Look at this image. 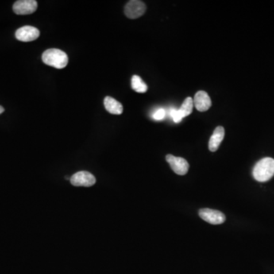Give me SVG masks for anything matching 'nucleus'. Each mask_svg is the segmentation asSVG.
Returning a JSON list of instances; mask_svg holds the SVG:
<instances>
[{
  "mask_svg": "<svg viewBox=\"0 0 274 274\" xmlns=\"http://www.w3.org/2000/svg\"><path fill=\"white\" fill-rule=\"evenodd\" d=\"M255 180L260 182L269 181L274 175V159L264 158L255 164L253 170Z\"/></svg>",
  "mask_w": 274,
  "mask_h": 274,
  "instance_id": "nucleus-1",
  "label": "nucleus"
},
{
  "mask_svg": "<svg viewBox=\"0 0 274 274\" xmlns=\"http://www.w3.org/2000/svg\"><path fill=\"white\" fill-rule=\"evenodd\" d=\"M42 60L47 66L58 70L65 68L68 64V56L66 53L59 49H49L44 51Z\"/></svg>",
  "mask_w": 274,
  "mask_h": 274,
  "instance_id": "nucleus-2",
  "label": "nucleus"
},
{
  "mask_svg": "<svg viewBox=\"0 0 274 274\" xmlns=\"http://www.w3.org/2000/svg\"><path fill=\"white\" fill-rule=\"evenodd\" d=\"M146 10L145 3L139 0H131L124 8V13L131 19H136L144 16Z\"/></svg>",
  "mask_w": 274,
  "mask_h": 274,
  "instance_id": "nucleus-3",
  "label": "nucleus"
},
{
  "mask_svg": "<svg viewBox=\"0 0 274 274\" xmlns=\"http://www.w3.org/2000/svg\"><path fill=\"white\" fill-rule=\"evenodd\" d=\"M70 182L75 187H89L94 185L96 182V179L92 174L89 173L88 171H82L74 174L70 178Z\"/></svg>",
  "mask_w": 274,
  "mask_h": 274,
  "instance_id": "nucleus-4",
  "label": "nucleus"
},
{
  "mask_svg": "<svg viewBox=\"0 0 274 274\" xmlns=\"http://www.w3.org/2000/svg\"><path fill=\"white\" fill-rule=\"evenodd\" d=\"M199 216L202 219L212 225H219L225 222V216L222 212L211 209H201L199 210Z\"/></svg>",
  "mask_w": 274,
  "mask_h": 274,
  "instance_id": "nucleus-5",
  "label": "nucleus"
},
{
  "mask_svg": "<svg viewBox=\"0 0 274 274\" xmlns=\"http://www.w3.org/2000/svg\"><path fill=\"white\" fill-rule=\"evenodd\" d=\"M37 2L35 0H18L13 5V11L19 16L32 14L37 10Z\"/></svg>",
  "mask_w": 274,
  "mask_h": 274,
  "instance_id": "nucleus-6",
  "label": "nucleus"
},
{
  "mask_svg": "<svg viewBox=\"0 0 274 274\" xmlns=\"http://www.w3.org/2000/svg\"><path fill=\"white\" fill-rule=\"evenodd\" d=\"M166 161L171 166L175 173L178 175H184L189 170V164L186 159L183 158L176 157L172 155H167Z\"/></svg>",
  "mask_w": 274,
  "mask_h": 274,
  "instance_id": "nucleus-7",
  "label": "nucleus"
},
{
  "mask_svg": "<svg viewBox=\"0 0 274 274\" xmlns=\"http://www.w3.org/2000/svg\"><path fill=\"white\" fill-rule=\"evenodd\" d=\"M40 32L33 26H24L18 28L16 32L17 40L23 42H30L38 38Z\"/></svg>",
  "mask_w": 274,
  "mask_h": 274,
  "instance_id": "nucleus-8",
  "label": "nucleus"
},
{
  "mask_svg": "<svg viewBox=\"0 0 274 274\" xmlns=\"http://www.w3.org/2000/svg\"><path fill=\"white\" fill-rule=\"evenodd\" d=\"M194 105L197 110L201 112L206 111L212 105L211 99L209 94L204 91H199L196 93L194 99Z\"/></svg>",
  "mask_w": 274,
  "mask_h": 274,
  "instance_id": "nucleus-9",
  "label": "nucleus"
},
{
  "mask_svg": "<svg viewBox=\"0 0 274 274\" xmlns=\"http://www.w3.org/2000/svg\"><path fill=\"white\" fill-rule=\"evenodd\" d=\"M225 136V129L222 127H217L213 132L209 142V149L211 152H216L219 147L220 144Z\"/></svg>",
  "mask_w": 274,
  "mask_h": 274,
  "instance_id": "nucleus-10",
  "label": "nucleus"
},
{
  "mask_svg": "<svg viewBox=\"0 0 274 274\" xmlns=\"http://www.w3.org/2000/svg\"><path fill=\"white\" fill-rule=\"evenodd\" d=\"M105 109L111 114H120L123 113V105L119 101L110 96H107L104 100Z\"/></svg>",
  "mask_w": 274,
  "mask_h": 274,
  "instance_id": "nucleus-11",
  "label": "nucleus"
},
{
  "mask_svg": "<svg viewBox=\"0 0 274 274\" xmlns=\"http://www.w3.org/2000/svg\"><path fill=\"white\" fill-rule=\"evenodd\" d=\"M131 86L132 89L136 92L145 93L148 90V86L146 84V82L139 75H133L131 80Z\"/></svg>",
  "mask_w": 274,
  "mask_h": 274,
  "instance_id": "nucleus-12",
  "label": "nucleus"
},
{
  "mask_svg": "<svg viewBox=\"0 0 274 274\" xmlns=\"http://www.w3.org/2000/svg\"><path fill=\"white\" fill-rule=\"evenodd\" d=\"M193 109H194V100L190 98V97H188V98L184 100L180 109H178V110L182 114L183 118H184V117H187V116L190 115L192 113Z\"/></svg>",
  "mask_w": 274,
  "mask_h": 274,
  "instance_id": "nucleus-13",
  "label": "nucleus"
},
{
  "mask_svg": "<svg viewBox=\"0 0 274 274\" xmlns=\"http://www.w3.org/2000/svg\"><path fill=\"white\" fill-rule=\"evenodd\" d=\"M171 116L172 119H173L174 122L177 123V124L180 123L182 121V119H183V117H182L179 110H176V109H171Z\"/></svg>",
  "mask_w": 274,
  "mask_h": 274,
  "instance_id": "nucleus-14",
  "label": "nucleus"
},
{
  "mask_svg": "<svg viewBox=\"0 0 274 274\" xmlns=\"http://www.w3.org/2000/svg\"><path fill=\"white\" fill-rule=\"evenodd\" d=\"M165 110L163 109H160L154 113L152 117H153L154 120H156V121H161V120H163V119L165 117Z\"/></svg>",
  "mask_w": 274,
  "mask_h": 274,
  "instance_id": "nucleus-15",
  "label": "nucleus"
},
{
  "mask_svg": "<svg viewBox=\"0 0 274 274\" xmlns=\"http://www.w3.org/2000/svg\"><path fill=\"white\" fill-rule=\"evenodd\" d=\"M4 111H5V109H4L3 107L0 106V114H2Z\"/></svg>",
  "mask_w": 274,
  "mask_h": 274,
  "instance_id": "nucleus-16",
  "label": "nucleus"
}]
</instances>
